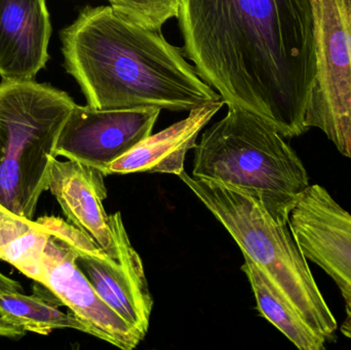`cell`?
<instances>
[{
  "mask_svg": "<svg viewBox=\"0 0 351 350\" xmlns=\"http://www.w3.org/2000/svg\"><path fill=\"white\" fill-rule=\"evenodd\" d=\"M110 5L137 24L160 30L167 21L179 16L180 0H111Z\"/></svg>",
  "mask_w": 351,
  "mask_h": 350,
  "instance_id": "17",
  "label": "cell"
},
{
  "mask_svg": "<svg viewBox=\"0 0 351 350\" xmlns=\"http://www.w3.org/2000/svg\"><path fill=\"white\" fill-rule=\"evenodd\" d=\"M26 331L10 322L0 310V337L8 339H20L26 335Z\"/></svg>",
  "mask_w": 351,
  "mask_h": 350,
  "instance_id": "19",
  "label": "cell"
},
{
  "mask_svg": "<svg viewBox=\"0 0 351 350\" xmlns=\"http://www.w3.org/2000/svg\"><path fill=\"white\" fill-rule=\"evenodd\" d=\"M37 225L36 221L19 217L0 205V248Z\"/></svg>",
  "mask_w": 351,
  "mask_h": 350,
  "instance_id": "18",
  "label": "cell"
},
{
  "mask_svg": "<svg viewBox=\"0 0 351 350\" xmlns=\"http://www.w3.org/2000/svg\"><path fill=\"white\" fill-rule=\"evenodd\" d=\"M57 304L62 303L39 293L25 295L20 284L0 273V310L8 321L26 332L45 336L57 329H74L88 334L77 318L61 312Z\"/></svg>",
  "mask_w": 351,
  "mask_h": 350,
  "instance_id": "14",
  "label": "cell"
},
{
  "mask_svg": "<svg viewBox=\"0 0 351 350\" xmlns=\"http://www.w3.org/2000/svg\"><path fill=\"white\" fill-rule=\"evenodd\" d=\"M104 177L93 166L55 158L49 171V190L68 221L90 236L103 252L119 260L110 218L103 205L107 197Z\"/></svg>",
  "mask_w": 351,
  "mask_h": 350,
  "instance_id": "12",
  "label": "cell"
},
{
  "mask_svg": "<svg viewBox=\"0 0 351 350\" xmlns=\"http://www.w3.org/2000/svg\"><path fill=\"white\" fill-rule=\"evenodd\" d=\"M109 218L119 260L103 252L93 240L71 250L78 268L103 301L145 338L154 301L143 263L130 242L121 214Z\"/></svg>",
  "mask_w": 351,
  "mask_h": 350,
  "instance_id": "9",
  "label": "cell"
},
{
  "mask_svg": "<svg viewBox=\"0 0 351 350\" xmlns=\"http://www.w3.org/2000/svg\"><path fill=\"white\" fill-rule=\"evenodd\" d=\"M88 329V334L123 350L135 349L144 337L97 294L75 263L73 251L49 236L41 259V281Z\"/></svg>",
  "mask_w": 351,
  "mask_h": 350,
  "instance_id": "10",
  "label": "cell"
},
{
  "mask_svg": "<svg viewBox=\"0 0 351 350\" xmlns=\"http://www.w3.org/2000/svg\"><path fill=\"white\" fill-rule=\"evenodd\" d=\"M178 20L184 53L224 104L259 115L287 139L308 131L311 0H180Z\"/></svg>",
  "mask_w": 351,
  "mask_h": 350,
  "instance_id": "1",
  "label": "cell"
},
{
  "mask_svg": "<svg viewBox=\"0 0 351 350\" xmlns=\"http://www.w3.org/2000/svg\"><path fill=\"white\" fill-rule=\"evenodd\" d=\"M243 257L245 264L241 269L249 279L260 314L278 329L297 349H326L327 342L301 318L267 275L249 257Z\"/></svg>",
  "mask_w": 351,
  "mask_h": 350,
  "instance_id": "15",
  "label": "cell"
},
{
  "mask_svg": "<svg viewBox=\"0 0 351 350\" xmlns=\"http://www.w3.org/2000/svg\"><path fill=\"white\" fill-rule=\"evenodd\" d=\"M223 105L224 101H215L190 111L183 121L149 136L129 153L109 164L105 176L131 173H165L179 176L184 172L186 154L195 147L200 131Z\"/></svg>",
  "mask_w": 351,
  "mask_h": 350,
  "instance_id": "13",
  "label": "cell"
},
{
  "mask_svg": "<svg viewBox=\"0 0 351 350\" xmlns=\"http://www.w3.org/2000/svg\"><path fill=\"white\" fill-rule=\"evenodd\" d=\"M75 104L67 92L34 79L0 82V205L14 215L34 219Z\"/></svg>",
  "mask_w": 351,
  "mask_h": 350,
  "instance_id": "5",
  "label": "cell"
},
{
  "mask_svg": "<svg viewBox=\"0 0 351 350\" xmlns=\"http://www.w3.org/2000/svg\"><path fill=\"white\" fill-rule=\"evenodd\" d=\"M269 121L237 106L204 132L194 149L192 177L243 191L274 221L289 225L309 177L292 146Z\"/></svg>",
  "mask_w": 351,
  "mask_h": 350,
  "instance_id": "3",
  "label": "cell"
},
{
  "mask_svg": "<svg viewBox=\"0 0 351 350\" xmlns=\"http://www.w3.org/2000/svg\"><path fill=\"white\" fill-rule=\"evenodd\" d=\"M47 0H0V76L34 79L49 61Z\"/></svg>",
  "mask_w": 351,
  "mask_h": 350,
  "instance_id": "11",
  "label": "cell"
},
{
  "mask_svg": "<svg viewBox=\"0 0 351 350\" xmlns=\"http://www.w3.org/2000/svg\"><path fill=\"white\" fill-rule=\"evenodd\" d=\"M108 1H109V2H110V1H111V0H108Z\"/></svg>",
  "mask_w": 351,
  "mask_h": 350,
  "instance_id": "20",
  "label": "cell"
},
{
  "mask_svg": "<svg viewBox=\"0 0 351 350\" xmlns=\"http://www.w3.org/2000/svg\"><path fill=\"white\" fill-rule=\"evenodd\" d=\"M68 73L88 106L191 111L222 100L162 31L121 16L111 5L86 6L61 31Z\"/></svg>",
  "mask_w": 351,
  "mask_h": 350,
  "instance_id": "2",
  "label": "cell"
},
{
  "mask_svg": "<svg viewBox=\"0 0 351 350\" xmlns=\"http://www.w3.org/2000/svg\"><path fill=\"white\" fill-rule=\"evenodd\" d=\"M179 178L224 226L241 248L326 342L337 339L338 323L289 225L274 221L259 201L220 183Z\"/></svg>",
  "mask_w": 351,
  "mask_h": 350,
  "instance_id": "4",
  "label": "cell"
},
{
  "mask_svg": "<svg viewBox=\"0 0 351 350\" xmlns=\"http://www.w3.org/2000/svg\"><path fill=\"white\" fill-rule=\"evenodd\" d=\"M289 228L307 260L339 289L346 308L340 330L351 340V213L325 187L309 185L291 213Z\"/></svg>",
  "mask_w": 351,
  "mask_h": 350,
  "instance_id": "7",
  "label": "cell"
},
{
  "mask_svg": "<svg viewBox=\"0 0 351 350\" xmlns=\"http://www.w3.org/2000/svg\"><path fill=\"white\" fill-rule=\"evenodd\" d=\"M49 236L38 224L36 227L1 247L0 260L10 263L23 275L39 284L41 281V259Z\"/></svg>",
  "mask_w": 351,
  "mask_h": 350,
  "instance_id": "16",
  "label": "cell"
},
{
  "mask_svg": "<svg viewBox=\"0 0 351 350\" xmlns=\"http://www.w3.org/2000/svg\"><path fill=\"white\" fill-rule=\"evenodd\" d=\"M315 74L305 125L351 158V0H311Z\"/></svg>",
  "mask_w": 351,
  "mask_h": 350,
  "instance_id": "6",
  "label": "cell"
},
{
  "mask_svg": "<svg viewBox=\"0 0 351 350\" xmlns=\"http://www.w3.org/2000/svg\"><path fill=\"white\" fill-rule=\"evenodd\" d=\"M160 111L154 107L101 110L75 104L60 134L56 155L104 174L109 164L152 135Z\"/></svg>",
  "mask_w": 351,
  "mask_h": 350,
  "instance_id": "8",
  "label": "cell"
}]
</instances>
